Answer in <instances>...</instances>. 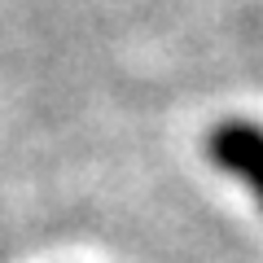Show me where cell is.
Listing matches in <instances>:
<instances>
[{
	"label": "cell",
	"mask_w": 263,
	"mask_h": 263,
	"mask_svg": "<svg viewBox=\"0 0 263 263\" xmlns=\"http://www.w3.org/2000/svg\"><path fill=\"white\" fill-rule=\"evenodd\" d=\"M206 154L215 167H224L228 176H237L241 184H250L254 202L263 206V127L246 119H224L211 127Z\"/></svg>",
	"instance_id": "6da1fadb"
}]
</instances>
